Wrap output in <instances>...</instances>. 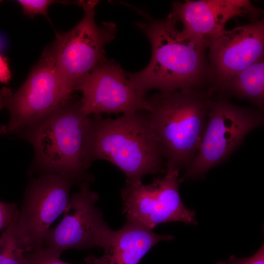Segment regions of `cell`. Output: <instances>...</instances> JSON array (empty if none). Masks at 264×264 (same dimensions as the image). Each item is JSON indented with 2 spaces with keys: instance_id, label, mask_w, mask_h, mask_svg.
Here are the masks:
<instances>
[{
  "instance_id": "obj_1",
  "label": "cell",
  "mask_w": 264,
  "mask_h": 264,
  "mask_svg": "<svg viewBox=\"0 0 264 264\" xmlns=\"http://www.w3.org/2000/svg\"><path fill=\"white\" fill-rule=\"evenodd\" d=\"M146 17L137 26L147 37L152 56L147 66L135 73L125 72L133 87L146 94L156 89L161 92L211 88L207 40L190 34L174 19L163 20Z\"/></svg>"
},
{
  "instance_id": "obj_2",
  "label": "cell",
  "mask_w": 264,
  "mask_h": 264,
  "mask_svg": "<svg viewBox=\"0 0 264 264\" xmlns=\"http://www.w3.org/2000/svg\"><path fill=\"white\" fill-rule=\"evenodd\" d=\"M93 161L106 160L118 168L129 181L166 171V161L151 127L147 112L123 114L115 118L91 117Z\"/></svg>"
},
{
  "instance_id": "obj_3",
  "label": "cell",
  "mask_w": 264,
  "mask_h": 264,
  "mask_svg": "<svg viewBox=\"0 0 264 264\" xmlns=\"http://www.w3.org/2000/svg\"><path fill=\"white\" fill-rule=\"evenodd\" d=\"M211 95L207 90L188 89L159 91L148 97L147 112L166 171L179 172L194 159L207 121Z\"/></svg>"
},
{
  "instance_id": "obj_4",
  "label": "cell",
  "mask_w": 264,
  "mask_h": 264,
  "mask_svg": "<svg viewBox=\"0 0 264 264\" xmlns=\"http://www.w3.org/2000/svg\"><path fill=\"white\" fill-rule=\"evenodd\" d=\"M30 128L28 139L45 173L63 175L75 183L90 179L91 117L82 112L80 100L72 99Z\"/></svg>"
},
{
  "instance_id": "obj_5",
  "label": "cell",
  "mask_w": 264,
  "mask_h": 264,
  "mask_svg": "<svg viewBox=\"0 0 264 264\" xmlns=\"http://www.w3.org/2000/svg\"><path fill=\"white\" fill-rule=\"evenodd\" d=\"M264 122L263 111L236 105L223 93L213 94L199 147L194 159L186 169L182 179L203 177L227 158L246 135Z\"/></svg>"
},
{
  "instance_id": "obj_6",
  "label": "cell",
  "mask_w": 264,
  "mask_h": 264,
  "mask_svg": "<svg viewBox=\"0 0 264 264\" xmlns=\"http://www.w3.org/2000/svg\"><path fill=\"white\" fill-rule=\"evenodd\" d=\"M85 15L71 30L56 34L47 49L63 84L72 92L81 82L105 59V45L115 37L117 28L112 22L97 25L94 20L96 0L76 2Z\"/></svg>"
},
{
  "instance_id": "obj_7",
  "label": "cell",
  "mask_w": 264,
  "mask_h": 264,
  "mask_svg": "<svg viewBox=\"0 0 264 264\" xmlns=\"http://www.w3.org/2000/svg\"><path fill=\"white\" fill-rule=\"evenodd\" d=\"M72 93L61 81L46 48L17 91H0V108H6L10 114L8 132L30 127L44 119L71 101Z\"/></svg>"
},
{
  "instance_id": "obj_8",
  "label": "cell",
  "mask_w": 264,
  "mask_h": 264,
  "mask_svg": "<svg viewBox=\"0 0 264 264\" xmlns=\"http://www.w3.org/2000/svg\"><path fill=\"white\" fill-rule=\"evenodd\" d=\"M179 172L166 171L163 177L154 178L148 185L126 180L121 194L127 220L152 230L171 221L196 224L195 211L186 208L180 198L178 188L183 180Z\"/></svg>"
},
{
  "instance_id": "obj_9",
  "label": "cell",
  "mask_w": 264,
  "mask_h": 264,
  "mask_svg": "<svg viewBox=\"0 0 264 264\" xmlns=\"http://www.w3.org/2000/svg\"><path fill=\"white\" fill-rule=\"evenodd\" d=\"M99 198L88 181L82 182L80 190L70 198L61 221L47 232L41 249L60 257L68 249L105 248L113 230L95 205Z\"/></svg>"
},
{
  "instance_id": "obj_10",
  "label": "cell",
  "mask_w": 264,
  "mask_h": 264,
  "mask_svg": "<svg viewBox=\"0 0 264 264\" xmlns=\"http://www.w3.org/2000/svg\"><path fill=\"white\" fill-rule=\"evenodd\" d=\"M75 183L63 175L45 173L28 186L19 210L17 225L27 253L41 249L49 227L64 213Z\"/></svg>"
},
{
  "instance_id": "obj_11",
  "label": "cell",
  "mask_w": 264,
  "mask_h": 264,
  "mask_svg": "<svg viewBox=\"0 0 264 264\" xmlns=\"http://www.w3.org/2000/svg\"><path fill=\"white\" fill-rule=\"evenodd\" d=\"M81 110L86 115L147 111L148 97L131 84L120 66L106 58L79 84Z\"/></svg>"
},
{
  "instance_id": "obj_12",
  "label": "cell",
  "mask_w": 264,
  "mask_h": 264,
  "mask_svg": "<svg viewBox=\"0 0 264 264\" xmlns=\"http://www.w3.org/2000/svg\"><path fill=\"white\" fill-rule=\"evenodd\" d=\"M210 94L264 57V20L225 29L209 40Z\"/></svg>"
},
{
  "instance_id": "obj_13",
  "label": "cell",
  "mask_w": 264,
  "mask_h": 264,
  "mask_svg": "<svg viewBox=\"0 0 264 264\" xmlns=\"http://www.w3.org/2000/svg\"><path fill=\"white\" fill-rule=\"evenodd\" d=\"M263 13L248 0H186L173 2L168 16L180 23L183 31L209 41L230 19L241 17L253 22L262 19Z\"/></svg>"
},
{
  "instance_id": "obj_14",
  "label": "cell",
  "mask_w": 264,
  "mask_h": 264,
  "mask_svg": "<svg viewBox=\"0 0 264 264\" xmlns=\"http://www.w3.org/2000/svg\"><path fill=\"white\" fill-rule=\"evenodd\" d=\"M173 239L172 236L159 235L143 225L127 220L120 229L113 230L100 258L103 264H138L155 244Z\"/></svg>"
},
{
  "instance_id": "obj_15",
  "label": "cell",
  "mask_w": 264,
  "mask_h": 264,
  "mask_svg": "<svg viewBox=\"0 0 264 264\" xmlns=\"http://www.w3.org/2000/svg\"><path fill=\"white\" fill-rule=\"evenodd\" d=\"M216 92L248 101L264 112V57L223 84Z\"/></svg>"
},
{
  "instance_id": "obj_16",
  "label": "cell",
  "mask_w": 264,
  "mask_h": 264,
  "mask_svg": "<svg viewBox=\"0 0 264 264\" xmlns=\"http://www.w3.org/2000/svg\"><path fill=\"white\" fill-rule=\"evenodd\" d=\"M17 219L18 217L0 236V264H30L19 233Z\"/></svg>"
},
{
  "instance_id": "obj_17",
  "label": "cell",
  "mask_w": 264,
  "mask_h": 264,
  "mask_svg": "<svg viewBox=\"0 0 264 264\" xmlns=\"http://www.w3.org/2000/svg\"><path fill=\"white\" fill-rule=\"evenodd\" d=\"M30 264H71L63 261L60 257L51 254L40 249L26 253ZM85 264H103L100 257L91 256L85 259Z\"/></svg>"
},
{
  "instance_id": "obj_18",
  "label": "cell",
  "mask_w": 264,
  "mask_h": 264,
  "mask_svg": "<svg viewBox=\"0 0 264 264\" xmlns=\"http://www.w3.org/2000/svg\"><path fill=\"white\" fill-rule=\"evenodd\" d=\"M17 2L22 7L23 13L30 18H33L38 14L43 15L47 17L48 8L54 3H69L66 1L51 0H18Z\"/></svg>"
},
{
  "instance_id": "obj_19",
  "label": "cell",
  "mask_w": 264,
  "mask_h": 264,
  "mask_svg": "<svg viewBox=\"0 0 264 264\" xmlns=\"http://www.w3.org/2000/svg\"><path fill=\"white\" fill-rule=\"evenodd\" d=\"M15 203L0 201V230L6 228L18 216L19 209Z\"/></svg>"
},
{
  "instance_id": "obj_20",
  "label": "cell",
  "mask_w": 264,
  "mask_h": 264,
  "mask_svg": "<svg viewBox=\"0 0 264 264\" xmlns=\"http://www.w3.org/2000/svg\"><path fill=\"white\" fill-rule=\"evenodd\" d=\"M216 264H264V243L251 257L238 258L235 255H232L227 261L219 262Z\"/></svg>"
},
{
  "instance_id": "obj_21",
  "label": "cell",
  "mask_w": 264,
  "mask_h": 264,
  "mask_svg": "<svg viewBox=\"0 0 264 264\" xmlns=\"http://www.w3.org/2000/svg\"><path fill=\"white\" fill-rule=\"evenodd\" d=\"M11 78V72L5 58L0 55V82L7 83Z\"/></svg>"
},
{
  "instance_id": "obj_22",
  "label": "cell",
  "mask_w": 264,
  "mask_h": 264,
  "mask_svg": "<svg viewBox=\"0 0 264 264\" xmlns=\"http://www.w3.org/2000/svg\"><path fill=\"white\" fill-rule=\"evenodd\" d=\"M6 128L2 125L0 126V135L4 134L6 132Z\"/></svg>"
}]
</instances>
